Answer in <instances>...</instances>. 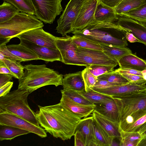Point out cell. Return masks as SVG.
<instances>
[{"instance_id": "obj_11", "label": "cell", "mask_w": 146, "mask_h": 146, "mask_svg": "<svg viewBox=\"0 0 146 146\" xmlns=\"http://www.w3.org/2000/svg\"><path fill=\"white\" fill-rule=\"evenodd\" d=\"M0 124L11 126L35 133L41 138L47 137L45 129L36 126L16 115L8 113H0Z\"/></svg>"}, {"instance_id": "obj_39", "label": "cell", "mask_w": 146, "mask_h": 146, "mask_svg": "<svg viewBox=\"0 0 146 146\" xmlns=\"http://www.w3.org/2000/svg\"><path fill=\"white\" fill-rule=\"evenodd\" d=\"M114 67L111 66L100 65H91L86 67L92 74L96 77L113 70Z\"/></svg>"}, {"instance_id": "obj_36", "label": "cell", "mask_w": 146, "mask_h": 146, "mask_svg": "<svg viewBox=\"0 0 146 146\" xmlns=\"http://www.w3.org/2000/svg\"><path fill=\"white\" fill-rule=\"evenodd\" d=\"M99 79L110 82L125 84L129 82V81L119 72L112 70L97 77Z\"/></svg>"}, {"instance_id": "obj_51", "label": "cell", "mask_w": 146, "mask_h": 146, "mask_svg": "<svg viewBox=\"0 0 146 146\" xmlns=\"http://www.w3.org/2000/svg\"><path fill=\"white\" fill-rule=\"evenodd\" d=\"M75 146H85L83 141L80 138L74 136Z\"/></svg>"}, {"instance_id": "obj_6", "label": "cell", "mask_w": 146, "mask_h": 146, "mask_svg": "<svg viewBox=\"0 0 146 146\" xmlns=\"http://www.w3.org/2000/svg\"><path fill=\"white\" fill-rule=\"evenodd\" d=\"M111 97L117 105L119 122L133 113L146 108V89Z\"/></svg>"}, {"instance_id": "obj_9", "label": "cell", "mask_w": 146, "mask_h": 146, "mask_svg": "<svg viewBox=\"0 0 146 146\" xmlns=\"http://www.w3.org/2000/svg\"><path fill=\"white\" fill-rule=\"evenodd\" d=\"M76 53L79 60L88 65H100L115 67L117 61L103 51L77 47Z\"/></svg>"}, {"instance_id": "obj_41", "label": "cell", "mask_w": 146, "mask_h": 146, "mask_svg": "<svg viewBox=\"0 0 146 146\" xmlns=\"http://www.w3.org/2000/svg\"><path fill=\"white\" fill-rule=\"evenodd\" d=\"M6 44H3L0 45V53H1L5 56L4 58L20 62L23 61V60L11 52L7 49Z\"/></svg>"}, {"instance_id": "obj_32", "label": "cell", "mask_w": 146, "mask_h": 146, "mask_svg": "<svg viewBox=\"0 0 146 146\" xmlns=\"http://www.w3.org/2000/svg\"><path fill=\"white\" fill-rule=\"evenodd\" d=\"M78 92L85 99L94 104L101 103L112 98L110 96L98 92L91 88L87 92L85 91Z\"/></svg>"}, {"instance_id": "obj_53", "label": "cell", "mask_w": 146, "mask_h": 146, "mask_svg": "<svg viewBox=\"0 0 146 146\" xmlns=\"http://www.w3.org/2000/svg\"><path fill=\"white\" fill-rule=\"evenodd\" d=\"M10 40V39L7 38L0 37V45L3 44H6Z\"/></svg>"}, {"instance_id": "obj_10", "label": "cell", "mask_w": 146, "mask_h": 146, "mask_svg": "<svg viewBox=\"0 0 146 146\" xmlns=\"http://www.w3.org/2000/svg\"><path fill=\"white\" fill-rule=\"evenodd\" d=\"M55 44L61 54L62 62L66 64L88 66L78 58L76 53L77 46L72 42L71 36L66 35L62 37H56Z\"/></svg>"}, {"instance_id": "obj_5", "label": "cell", "mask_w": 146, "mask_h": 146, "mask_svg": "<svg viewBox=\"0 0 146 146\" xmlns=\"http://www.w3.org/2000/svg\"><path fill=\"white\" fill-rule=\"evenodd\" d=\"M44 26L36 16L19 12L11 19L0 23V37L11 40L26 32Z\"/></svg>"}, {"instance_id": "obj_31", "label": "cell", "mask_w": 146, "mask_h": 146, "mask_svg": "<svg viewBox=\"0 0 146 146\" xmlns=\"http://www.w3.org/2000/svg\"><path fill=\"white\" fill-rule=\"evenodd\" d=\"M19 11L13 5L4 1L0 5V23L11 19Z\"/></svg>"}, {"instance_id": "obj_52", "label": "cell", "mask_w": 146, "mask_h": 146, "mask_svg": "<svg viewBox=\"0 0 146 146\" xmlns=\"http://www.w3.org/2000/svg\"><path fill=\"white\" fill-rule=\"evenodd\" d=\"M137 146H146V135L143 137L139 141Z\"/></svg>"}, {"instance_id": "obj_16", "label": "cell", "mask_w": 146, "mask_h": 146, "mask_svg": "<svg viewBox=\"0 0 146 146\" xmlns=\"http://www.w3.org/2000/svg\"><path fill=\"white\" fill-rule=\"evenodd\" d=\"M92 116L81 119L75 129L74 136L80 139L85 146H95Z\"/></svg>"}, {"instance_id": "obj_7", "label": "cell", "mask_w": 146, "mask_h": 146, "mask_svg": "<svg viewBox=\"0 0 146 146\" xmlns=\"http://www.w3.org/2000/svg\"><path fill=\"white\" fill-rule=\"evenodd\" d=\"M85 0H70L57 20L56 30L58 33L64 36L73 30L75 23Z\"/></svg>"}, {"instance_id": "obj_15", "label": "cell", "mask_w": 146, "mask_h": 146, "mask_svg": "<svg viewBox=\"0 0 146 146\" xmlns=\"http://www.w3.org/2000/svg\"><path fill=\"white\" fill-rule=\"evenodd\" d=\"M124 31L132 33L141 43L146 46V24L124 17L119 18L116 24Z\"/></svg>"}, {"instance_id": "obj_19", "label": "cell", "mask_w": 146, "mask_h": 146, "mask_svg": "<svg viewBox=\"0 0 146 146\" xmlns=\"http://www.w3.org/2000/svg\"><path fill=\"white\" fill-rule=\"evenodd\" d=\"M60 102L71 112L82 118L90 115L94 110L96 105H85L76 102L65 95L62 94Z\"/></svg>"}, {"instance_id": "obj_35", "label": "cell", "mask_w": 146, "mask_h": 146, "mask_svg": "<svg viewBox=\"0 0 146 146\" xmlns=\"http://www.w3.org/2000/svg\"><path fill=\"white\" fill-rule=\"evenodd\" d=\"M10 3L16 7L20 11L29 15L35 14V10L30 0H3Z\"/></svg>"}, {"instance_id": "obj_22", "label": "cell", "mask_w": 146, "mask_h": 146, "mask_svg": "<svg viewBox=\"0 0 146 146\" xmlns=\"http://www.w3.org/2000/svg\"><path fill=\"white\" fill-rule=\"evenodd\" d=\"M63 76V88L79 92L85 91V84L82 71L66 74Z\"/></svg>"}, {"instance_id": "obj_48", "label": "cell", "mask_w": 146, "mask_h": 146, "mask_svg": "<svg viewBox=\"0 0 146 146\" xmlns=\"http://www.w3.org/2000/svg\"><path fill=\"white\" fill-rule=\"evenodd\" d=\"M105 5L113 9L122 0H99Z\"/></svg>"}, {"instance_id": "obj_37", "label": "cell", "mask_w": 146, "mask_h": 146, "mask_svg": "<svg viewBox=\"0 0 146 146\" xmlns=\"http://www.w3.org/2000/svg\"><path fill=\"white\" fill-rule=\"evenodd\" d=\"M0 61L3 62L11 71L17 76L18 80L23 76L24 68V66L22 65L21 62L5 58Z\"/></svg>"}, {"instance_id": "obj_2", "label": "cell", "mask_w": 146, "mask_h": 146, "mask_svg": "<svg viewBox=\"0 0 146 146\" xmlns=\"http://www.w3.org/2000/svg\"><path fill=\"white\" fill-rule=\"evenodd\" d=\"M126 32L114 23L95 22L82 29H74L71 33L99 44L124 47L128 45Z\"/></svg>"}, {"instance_id": "obj_44", "label": "cell", "mask_w": 146, "mask_h": 146, "mask_svg": "<svg viewBox=\"0 0 146 146\" xmlns=\"http://www.w3.org/2000/svg\"><path fill=\"white\" fill-rule=\"evenodd\" d=\"M13 84V82L9 81L0 87V97L5 96L10 92Z\"/></svg>"}, {"instance_id": "obj_49", "label": "cell", "mask_w": 146, "mask_h": 146, "mask_svg": "<svg viewBox=\"0 0 146 146\" xmlns=\"http://www.w3.org/2000/svg\"><path fill=\"white\" fill-rule=\"evenodd\" d=\"M126 37L127 40L130 42H141L137 38L131 33L128 31L126 32Z\"/></svg>"}, {"instance_id": "obj_23", "label": "cell", "mask_w": 146, "mask_h": 146, "mask_svg": "<svg viewBox=\"0 0 146 146\" xmlns=\"http://www.w3.org/2000/svg\"><path fill=\"white\" fill-rule=\"evenodd\" d=\"M120 68H128L142 71L146 70V60L138 57L135 54L126 55L117 62Z\"/></svg>"}, {"instance_id": "obj_50", "label": "cell", "mask_w": 146, "mask_h": 146, "mask_svg": "<svg viewBox=\"0 0 146 146\" xmlns=\"http://www.w3.org/2000/svg\"><path fill=\"white\" fill-rule=\"evenodd\" d=\"M137 132L143 137L146 135V122L140 127Z\"/></svg>"}, {"instance_id": "obj_20", "label": "cell", "mask_w": 146, "mask_h": 146, "mask_svg": "<svg viewBox=\"0 0 146 146\" xmlns=\"http://www.w3.org/2000/svg\"><path fill=\"white\" fill-rule=\"evenodd\" d=\"M94 110L110 121L119 123L118 108L114 100L112 98L101 103L95 104Z\"/></svg>"}, {"instance_id": "obj_34", "label": "cell", "mask_w": 146, "mask_h": 146, "mask_svg": "<svg viewBox=\"0 0 146 146\" xmlns=\"http://www.w3.org/2000/svg\"><path fill=\"white\" fill-rule=\"evenodd\" d=\"M119 16L146 23V3L137 8L124 13Z\"/></svg>"}, {"instance_id": "obj_28", "label": "cell", "mask_w": 146, "mask_h": 146, "mask_svg": "<svg viewBox=\"0 0 146 146\" xmlns=\"http://www.w3.org/2000/svg\"><path fill=\"white\" fill-rule=\"evenodd\" d=\"M146 3V0H122L114 9L119 16L124 13L137 8Z\"/></svg>"}, {"instance_id": "obj_27", "label": "cell", "mask_w": 146, "mask_h": 146, "mask_svg": "<svg viewBox=\"0 0 146 146\" xmlns=\"http://www.w3.org/2000/svg\"><path fill=\"white\" fill-rule=\"evenodd\" d=\"M30 132L15 127L0 124V141L10 140Z\"/></svg>"}, {"instance_id": "obj_26", "label": "cell", "mask_w": 146, "mask_h": 146, "mask_svg": "<svg viewBox=\"0 0 146 146\" xmlns=\"http://www.w3.org/2000/svg\"><path fill=\"white\" fill-rule=\"evenodd\" d=\"M93 124L95 146H111L114 138L110 137L94 118Z\"/></svg>"}, {"instance_id": "obj_4", "label": "cell", "mask_w": 146, "mask_h": 146, "mask_svg": "<svg viewBox=\"0 0 146 146\" xmlns=\"http://www.w3.org/2000/svg\"><path fill=\"white\" fill-rule=\"evenodd\" d=\"M31 93L28 91L18 88L0 97V113H8L16 115L32 124L40 127L36 113L31 109L27 98Z\"/></svg>"}, {"instance_id": "obj_47", "label": "cell", "mask_w": 146, "mask_h": 146, "mask_svg": "<svg viewBox=\"0 0 146 146\" xmlns=\"http://www.w3.org/2000/svg\"><path fill=\"white\" fill-rule=\"evenodd\" d=\"M13 76L10 74H0V87L12 80Z\"/></svg>"}, {"instance_id": "obj_3", "label": "cell", "mask_w": 146, "mask_h": 146, "mask_svg": "<svg viewBox=\"0 0 146 146\" xmlns=\"http://www.w3.org/2000/svg\"><path fill=\"white\" fill-rule=\"evenodd\" d=\"M23 76L19 79L18 88L28 91L31 93L45 86L63 85V75L47 67L45 64H31L24 66Z\"/></svg>"}, {"instance_id": "obj_33", "label": "cell", "mask_w": 146, "mask_h": 146, "mask_svg": "<svg viewBox=\"0 0 146 146\" xmlns=\"http://www.w3.org/2000/svg\"><path fill=\"white\" fill-rule=\"evenodd\" d=\"M71 37L72 42L77 47L103 51L99 44L83 36L74 35Z\"/></svg>"}, {"instance_id": "obj_13", "label": "cell", "mask_w": 146, "mask_h": 146, "mask_svg": "<svg viewBox=\"0 0 146 146\" xmlns=\"http://www.w3.org/2000/svg\"><path fill=\"white\" fill-rule=\"evenodd\" d=\"M99 0H85L75 23L74 29H80L95 22L94 15Z\"/></svg>"}, {"instance_id": "obj_25", "label": "cell", "mask_w": 146, "mask_h": 146, "mask_svg": "<svg viewBox=\"0 0 146 146\" xmlns=\"http://www.w3.org/2000/svg\"><path fill=\"white\" fill-rule=\"evenodd\" d=\"M7 47L11 52L23 60V61L39 60L33 51L20 43L17 44L7 45Z\"/></svg>"}, {"instance_id": "obj_42", "label": "cell", "mask_w": 146, "mask_h": 146, "mask_svg": "<svg viewBox=\"0 0 146 146\" xmlns=\"http://www.w3.org/2000/svg\"><path fill=\"white\" fill-rule=\"evenodd\" d=\"M121 74L126 78L129 81V82L145 84H146V80L144 79L143 76L127 74Z\"/></svg>"}, {"instance_id": "obj_14", "label": "cell", "mask_w": 146, "mask_h": 146, "mask_svg": "<svg viewBox=\"0 0 146 146\" xmlns=\"http://www.w3.org/2000/svg\"><path fill=\"white\" fill-rule=\"evenodd\" d=\"M19 39L20 43L33 51L39 60L47 62L56 61L62 62V56L58 49L40 46L25 40Z\"/></svg>"}, {"instance_id": "obj_12", "label": "cell", "mask_w": 146, "mask_h": 146, "mask_svg": "<svg viewBox=\"0 0 146 146\" xmlns=\"http://www.w3.org/2000/svg\"><path fill=\"white\" fill-rule=\"evenodd\" d=\"M56 36L45 31L42 27L26 32L16 37L28 40L38 45L57 49L55 44Z\"/></svg>"}, {"instance_id": "obj_40", "label": "cell", "mask_w": 146, "mask_h": 146, "mask_svg": "<svg viewBox=\"0 0 146 146\" xmlns=\"http://www.w3.org/2000/svg\"><path fill=\"white\" fill-rule=\"evenodd\" d=\"M82 72L85 84V91L87 92L94 86L98 78L97 77L92 74L86 68Z\"/></svg>"}, {"instance_id": "obj_43", "label": "cell", "mask_w": 146, "mask_h": 146, "mask_svg": "<svg viewBox=\"0 0 146 146\" xmlns=\"http://www.w3.org/2000/svg\"><path fill=\"white\" fill-rule=\"evenodd\" d=\"M123 84H124L112 82L98 79L97 81L94 86L92 87L96 88L103 89Z\"/></svg>"}, {"instance_id": "obj_29", "label": "cell", "mask_w": 146, "mask_h": 146, "mask_svg": "<svg viewBox=\"0 0 146 146\" xmlns=\"http://www.w3.org/2000/svg\"><path fill=\"white\" fill-rule=\"evenodd\" d=\"M103 51L115 59L117 62L124 56L132 53L129 48L126 47H121L102 44H99Z\"/></svg>"}, {"instance_id": "obj_24", "label": "cell", "mask_w": 146, "mask_h": 146, "mask_svg": "<svg viewBox=\"0 0 146 146\" xmlns=\"http://www.w3.org/2000/svg\"><path fill=\"white\" fill-rule=\"evenodd\" d=\"M110 137L120 138L119 124L113 122L94 110L90 115Z\"/></svg>"}, {"instance_id": "obj_30", "label": "cell", "mask_w": 146, "mask_h": 146, "mask_svg": "<svg viewBox=\"0 0 146 146\" xmlns=\"http://www.w3.org/2000/svg\"><path fill=\"white\" fill-rule=\"evenodd\" d=\"M120 146H137L143 136L138 132L119 131Z\"/></svg>"}, {"instance_id": "obj_38", "label": "cell", "mask_w": 146, "mask_h": 146, "mask_svg": "<svg viewBox=\"0 0 146 146\" xmlns=\"http://www.w3.org/2000/svg\"><path fill=\"white\" fill-rule=\"evenodd\" d=\"M60 91L62 94L65 95L76 102L85 105L94 104L83 97L77 91L64 88L61 90Z\"/></svg>"}, {"instance_id": "obj_8", "label": "cell", "mask_w": 146, "mask_h": 146, "mask_svg": "<svg viewBox=\"0 0 146 146\" xmlns=\"http://www.w3.org/2000/svg\"><path fill=\"white\" fill-rule=\"evenodd\" d=\"M35 10V15L45 23L52 24L63 11L62 0H30Z\"/></svg>"}, {"instance_id": "obj_18", "label": "cell", "mask_w": 146, "mask_h": 146, "mask_svg": "<svg viewBox=\"0 0 146 146\" xmlns=\"http://www.w3.org/2000/svg\"><path fill=\"white\" fill-rule=\"evenodd\" d=\"M91 88L98 92L111 97L146 89V85L145 84L129 82L106 88L99 89L93 87Z\"/></svg>"}, {"instance_id": "obj_17", "label": "cell", "mask_w": 146, "mask_h": 146, "mask_svg": "<svg viewBox=\"0 0 146 146\" xmlns=\"http://www.w3.org/2000/svg\"><path fill=\"white\" fill-rule=\"evenodd\" d=\"M146 122V108L137 111L127 116L119 123V132H137Z\"/></svg>"}, {"instance_id": "obj_46", "label": "cell", "mask_w": 146, "mask_h": 146, "mask_svg": "<svg viewBox=\"0 0 146 146\" xmlns=\"http://www.w3.org/2000/svg\"><path fill=\"white\" fill-rule=\"evenodd\" d=\"M0 74H10L13 77L18 79L17 76L12 72L8 67L1 61H0Z\"/></svg>"}, {"instance_id": "obj_21", "label": "cell", "mask_w": 146, "mask_h": 146, "mask_svg": "<svg viewBox=\"0 0 146 146\" xmlns=\"http://www.w3.org/2000/svg\"><path fill=\"white\" fill-rule=\"evenodd\" d=\"M114 9L103 3L99 0L95 11L94 18L96 22L113 23L119 17Z\"/></svg>"}, {"instance_id": "obj_45", "label": "cell", "mask_w": 146, "mask_h": 146, "mask_svg": "<svg viewBox=\"0 0 146 146\" xmlns=\"http://www.w3.org/2000/svg\"><path fill=\"white\" fill-rule=\"evenodd\" d=\"M115 70L119 72L121 74H127L143 76V74L142 71H139L133 69L119 68Z\"/></svg>"}, {"instance_id": "obj_1", "label": "cell", "mask_w": 146, "mask_h": 146, "mask_svg": "<svg viewBox=\"0 0 146 146\" xmlns=\"http://www.w3.org/2000/svg\"><path fill=\"white\" fill-rule=\"evenodd\" d=\"M36 117L39 125L46 132L63 141L70 139L81 118L60 102L54 105L38 106Z\"/></svg>"}]
</instances>
